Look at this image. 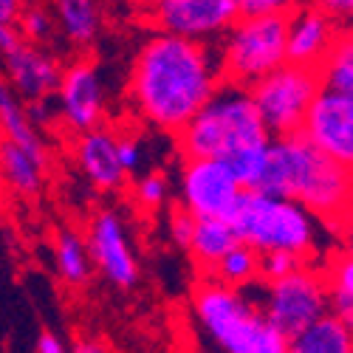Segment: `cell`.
<instances>
[{
	"instance_id": "6da1fadb",
	"label": "cell",
	"mask_w": 353,
	"mask_h": 353,
	"mask_svg": "<svg viewBox=\"0 0 353 353\" xmlns=\"http://www.w3.org/2000/svg\"><path fill=\"white\" fill-rule=\"evenodd\" d=\"M221 82L215 46L153 32L133 57L128 99L147 125L179 133L210 102Z\"/></svg>"
},
{
	"instance_id": "7a4b0ae2",
	"label": "cell",
	"mask_w": 353,
	"mask_h": 353,
	"mask_svg": "<svg viewBox=\"0 0 353 353\" xmlns=\"http://www.w3.org/2000/svg\"><path fill=\"white\" fill-rule=\"evenodd\" d=\"M257 190L294 198L316 218L347 232L353 198L350 167L319 153L300 133L272 139L266 172Z\"/></svg>"
},
{
	"instance_id": "3957f363",
	"label": "cell",
	"mask_w": 353,
	"mask_h": 353,
	"mask_svg": "<svg viewBox=\"0 0 353 353\" xmlns=\"http://www.w3.org/2000/svg\"><path fill=\"white\" fill-rule=\"evenodd\" d=\"M226 221L238 234V241L257 254L288 252L305 263H314L319 252H325L328 241L342 232L316 218L294 198L272 195L263 190H243Z\"/></svg>"
},
{
	"instance_id": "277c9868",
	"label": "cell",
	"mask_w": 353,
	"mask_h": 353,
	"mask_svg": "<svg viewBox=\"0 0 353 353\" xmlns=\"http://www.w3.org/2000/svg\"><path fill=\"white\" fill-rule=\"evenodd\" d=\"M175 136L184 159H221L226 164L252 147L272 141L254 110L249 88L232 82H221L210 102Z\"/></svg>"
},
{
	"instance_id": "5b68a950",
	"label": "cell",
	"mask_w": 353,
	"mask_h": 353,
	"mask_svg": "<svg viewBox=\"0 0 353 353\" xmlns=\"http://www.w3.org/2000/svg\"><path fill=\"white\" fill-rule=\"evenodd\" d=\"M192 316L221 353H285L288 347V336L263 316L246 291L212 277L195 285Z\"/></svg>"
},
{
	"instance_id": "8992f818",
	"label": "cell",
	"mask_w": 353,
	"mask_h": 353,
	"mask_svg": "<svg viewBox=\"0 0 353 353\" xmlns=\"http://www.w3.org/2000/svg\"><path fill=\"white\" fill-rule=\"evenodd\" d=\"M215 48L223 82L249 88L285 63V14H238Z\"/></svg>"
},
{
	"instance_id": "52a82bcc",
	"label": "cell",
	"mask_w": 353,
	"mask_h": 353,
	"mask_svg": "<svg viewBox=\"0 0 353 353\" xmlns=\"http://www.w3.org/2000/svg\"><path fill=\"white\" fill-rule=\"evenodd\" d=\"M243 291L283 336L300 334L328 314L325 280L314 263H303L277 280H257Z\"/></svg>"
},
{
	"instance_id": "ba28073f",
	"label": "cell",
	"mask_w": 353,
	"mask_h": 353,
	"mask_svg": "<svg viewBox=\"0 0 353 353\" xmlns=\"http://www.w3.org/2000/svg\"><path fill=\"white\" fill-rule=\"evenodd\" d=\"M316 94H319L316 68H303L291 63L277 65L266 77H260L254 85H249L254 110L272 139L300 133L303 119Z\"/></svg>"
},
{
	"instance_id": "9c48e42d",
	"label": "cell",
	"mask_w": 353,
	"mask_h": 353,
	"mask_svg": "<svg viewBox=\"0 0 353 353\" xmlns=\"http://www.w3.org/2000/svg\"><path fill=\"white\" fill-rule=\"evenodd\" d=\"M156 32L215 46L238 20V0H147Z\"/></svg>"
},
{
	"instance_id": "30bf717a",
	"label": "cell",
	"mask_w": 353,
	"mask_h": 353,
	"mask_svg": "<svg viewBox=\"0 0 353 353\" xmlns=\"http://www.w3.org/2000/svg\"><path fill=\"white\" fill-rule=\"evenodd\" d=\"M241 192V181L221 159H184L179 170L181 210L195 218H226Z\"/></svg>"
},
{
	"instance_id": "8fae6325",
	"label": "cell",
	"mask_w": 353,
	"mask_h": 353,
	"mask_svg": "<svg viewBox=\"0 0 353 353\" xmlns=\"http://www.w3.org/2000/svg\"><path fill=\"white\" fill-rule=\"evenodd\" d=\"M51 99L65 128H71L77 136L85 130L102 128L108 91L99 65L91 60H74L71 65H65L60 71V82H57V91Z\"/></svg>"
},
{
	"instance_id": "7c38bea8",
	"label": "cell",
	"mask_w": 353,
	"mask_h": 353,
	"mask_svg": "<svg viewBox=\"0 0 353 353\" xmlns=\"http://www.w3.org/2000/svg\"><path fill=\"white\" fill-rule=\"evenodd\" d=\"M300 136L311 141L319 153L336 159L339 164H353V94L325 91L314 97Z\"/></svg>"
},
{
	"instance_id": "4fadbf2b",
	"label": "cell",
	"mask_w": 353,
	"mask_h": 353,
	"mask_svg": "<svg viewBox=\"0 0 353 353\" xmlns=\"http://www.w3.org/2000/svg\"><path fill=\"white\" fill-rule=\"evenodd\" d=\"M88 254L99 274L116 288H133L139 283V257L130 246L125 221L113 210H99L88 223Z\"/></svg>"
},
{
	"instance_id": "5bb4252c",
	"label": "cell",
	"mask_w": 353,
	"mask_h": 353,
	"mask_svg": "<svg viewBox=\"0 0 353 353\" xmlns=\"http://www.w3.org/2000/svg\"><path fill=\"white\" fill-rule=\"evenodd\" d=\"M342 32L345 28L339 26V20L303 0L285 14V63L316 68L342 37Z\"/></svg>"
},
{
	"instance_id": "9a60e30c",
	"label": "cell",
	"mask_w": 353,
	"mask_h": 353,
	"mask_svg": "<svg viewBox=\"0 0 353 353\" xmlns=\"http://www.w3.org/2000/svg\"><path fill=\"white\" fill-rule=\"evenodd\" d=\"M6 65V85L23 99V102H37V99H51L60 82L63 65L57 63V57L48 54L43 46L34 43H20L14 51L3 57Z\"/></svg>"
},
{
	"instance_id": "2e32d148",
	"label": "cell",
	"mask_w": 353,
	"mask_h": 353,
	"mask_svg": "<svg viewBox=\"0 0 353 353\" xmlns=\"http://www.w3.org/2000/svg\"><path fill=\"white\" fill-rule=\"evenodd\" d=\"M77 167L88 179V184L102 190V192H113L125 184V170L116 156V133L105 130V128H94L79 133L77 141Z\"/></svg>"
},
{
	"instance_id": "e0dca14e",
	"label": "cell",
	"mask_w": 353,
	"mask_h": 353,
	"mask_svg": "<svg viewBox=\"0 0 353 353\" xmlns=\"http://www.w3.org/2000/svg\"><path fill=\"white\" fill-rule=\"evenodd\" d=\"M54 23L74 48H91L105 26L102 0H54Z\"/></svg>"
},
{
	"instance_id": "ac0fdd59",
	"label": "cell",
	"mask_w": 353,
	"mask_h": 353,
	"mask_svg": "<svg viewBox=\"0 0 353 353\" xmlns=\"http://www.w3.org/2000/svg\"><path fill=\"white\" fill-rule=\"evenodd\" d=\"M0 133L6 141L17 144L20 150H26L34 161H40L46 167L48 156H46V144L34 128V122L28 119L23 99L12 91L6 82H0Z\"/></svg>"
},
{
	"instance_id": "d6986e66",
	"label": "cell",
	"mask_w": 353,
	"mask_h": 353,
	"mask_svg": "<svg viewBox=\"0 0 353 353\" xmlns=\"http://www.w3.org/2000/svg\"><path fill=\"white\" fill-rule=\"evenodd\" d=\"M238 243V234L229 226L226 218H195L192 238L187 243V252L192 254L195 266L203 272H212L215 263Z\"/></svg>"
},
{
	"instance_id": "ffe728a7",
	"label": "cell",
	"mask_w": 353,
	"mask_h": 353,
	"mask_svg": "<svg viewBox=\"0 0 353 353\" xmlns=\"http://www.w3.org/2000/svg\"><path fill=\"white\" fill-rule=\"evenodd\" d=\"M285 353H353L350 325L334 314H325L305 331L288 336Z\"/></svg>"
},
{
	"instance_id": "44dd1931",
	"label": "cell",
	"mask_w": 353,
	"mask_h": 353,
	"mask_svg": "<svg viewBox=\"0 0 353 353\" xmlns=\"http://www.w3.org/2000/svg\"><path fill=\"white\" fill-rule=\"evenodd\" d=\"M43 172L46 167L40 161H34L17 144L0 139V179L12 192L20 198H34L43 190Z\"/></svg>"
},
{
	"instance_id": "7402d4cb",
	"label": "cell",
	"mask_w": 353,
	"mask_h": 353,
	"mask_svg": "<svg viewBox=\"0 0 353 353\" xmlns=\"http://www.w3.org/2000/svg\"><path fill=\"white\" fill-rule=\"evenodd\" d=\"M328 294V314L353 328V257L350 249H334L328 266L322 269Z\"/></svg>"
},
{
	"instance_id": "603a6c76",
	"label": "cell",
	"mask_w": 353,
	"mask_h": 353,
	"mask_svg": "<svg viewBox=\"0 0 353 353\" xmlns=\"http://www.w3.org/2000/svg\"><path fill=\"white\" fill-rule=\"evenodd\" d=\"M54 263H57V274L60 280L71 288H79L91 280V254H88V243H85V234H79L77 229L65 226L57 232V241H54Z\"/></svg>"
},
{
	"instance_id": "cb8c5ba5",
	"label": "cell",
	"mask_w": 353,
	"mask_h": 353,
	"mask_svg": "<svg viewBox=\"0 0 353 353\" xmlns=\"http://www.w3.org/2000/svg\"><path fill=\"white\" fill-rule=\"evenodd\" d=\"M223 285H232V288H249L252 283L260 280V254L254 249H249L246 243H234L218 263L215 269L207 274Z\"/></svg>"
},
{
	"instance_id": "d4e9b609",
	"label": "cell",
	"mask_w": 353,
	"mask_h": 353,
	"mask_svg": "<svg viewBox=\"0 0 353 353\" xmlns=\"http://www.w3.org/2000/svg\"><path fill=\"white\" fill-rule=\"evenodd\" d=\"M316 77H319V88H325V91L353 94V43L347 28L325 54V60L316 65Z\"/></svg>"
},
{
	"instance_id": "484cf974",
	"label": "cell",
	"mask_w": 353,
	"mask_h": 353,
	"mask_svg": "<svg viewBox=\"0 0 353 353\" xmlns=\"http://www.w3.org/2000/svg\"><path fill=\"white\" fill-rule=\"evenodd\" d=\"M17 32L26 43H34V46H46L54 40L57 34V23L54 14L46 6H23L20 17H17Z\"/></svg>"
},
{
	"instance_id": "4316f807",
	"label": "cell",
	"mask_w": 353,
	"mask_h": 353,
	"mask_svg": "<svg viewBox=\"0 0 353 353\" xmlns=\"http://www.w3.org/2000/svg\"><path fill=\"white\" fill-rule=\"evenodd\" d=\"M167 195H170V179L164 172H159V170L144 172L141 179L136 181V187H133V198L139 201V207L150 210V212L164 207Z\"/></svg>"
},
{
	"instance_id": "83f0119b",
	"label": "cell",
	"mask_w": 353,
	"mask_h": 353,
	"mask_svg": "<svg viewBox=\"0 0 353 353\" xmlns=\"http://www.w3.org/2000/svg\"><path fill=\"white\" fill-rule=\"evenodd\" d=\"M305 260L294 257L288 252H269V254H260V280H277L291 274L297 266H303Z\"/></svg>"
},
{
	"instance_id": "f1b7e54d",
	"label": "cell",
	"mask_w": 353,
	"mask_h": 353,
	"mask_svg": "<svg viewBox=\"0 0 353 353\" xmlns=\"http://www.w3.org/2000/svg\"><path fill=\"white\" fill-rule=\"evenodd\" d=\"M116 156L125 170V175L139 172L144 167V144L136 136H116Z\"/></svg>"
},
{
	"instance_id": "f546056e",
	"label": "cell",
	"mask_w": 353,
	"mask_h": 353,
	"mask_svg": "<svg viewBox=\"0 0 353 353\" xmlns=\"http://www.w3.org/2000/svg\"><path fill=\"white\" fill-rule=\"evenodd\" d=\"M303 0H238L241 14H288Z\"/></svg>"
},
{
	"instance_id": "4dcf8cb0",
	"label": "cell",
	"mask_w": 353,
	"mask_h": 353,
	"mask_svg": "<svg viewBox=\"0 0 353 353\" xmlns=\"http://www.w3.org/2000/svg\"><path fill=\"white\" fill-rule=\"evenodd\" d=\"M192 226H195V215H190L187 210H175L172 215H170V223H167V232H170V238H172V243L175 246H181V249H187V243H190V238H192Z\"/></svg>"
},
{
	"instance_id": "1f68e13d",
	"label": "cell",
	"mask_w": 353,
	"mask_h": 353,
	"mask_svg": "<svg viewBox=\"0 0 353 353\" xmlns=\"http://www.w3.org/2000/svg\"><path fill=\"white\" fill-rule=\"evenodd\" d=\"M316 9H322L325 14H331L334 20H347L353 14V0H308Z\"/></svg>"
},
{
	"instance_id": "d6a6232c",
	"label": "cell",
	"mask_w": 353,
	"mask_h": 353,
	"mask_svg": "<svg viewBox=\"0 0 353 353\" xmlns=\"http://www.w3.org/2000/svg\"><path fill=\"white\" fill-rule=\"evenodd\" d=\"M34 353H68V350H65V342L57 336L54 331H40L37 345H34Z\"/></svg>"
},
{
	"instance_id": "836d02e7",
	"label": "cell",
	"mask_w": 353,
	"mask_h": 353,
	"mask_svg": "<svg viewBox=\"0 0 353 353\" xmlns=\"http://www.w3.org/2000/svg\"><path fill=\"white\" fill-rule=\"evenodd\" d=\"M23 43L17 26H0V57H6L9 51H14Z\"/></svg>"
},
{
	"instance_id": "e575fe53",
	"label": "cell",
	"mask_w": 353,
	"mask_h": 353,
	"mask_svg": "<svg viewBox=\"0 0 353 353\" xmlns=\"http://www.w3.org/2000/svg\"><path fill=\"white\" fill-rule=\"evenodd\" d=\"M23 9V0H0V26H14Z\"/></svg>"
},
{
	"instance_id": "d590c367",
	"label": "cell",
	"mask_w": 353,
	"mask_h": 353,
	"mask_svg": "<svg viewBox=\"0 0 353 353\" xmlns=\"http://www.w3.org/2000/svg\"><path fill=\"white\" fill-rule=\"evenodd\" d=\"M71 353H110V350H108L105 342H99V339H94V336H79V339L74 342Z\"/></svg>"
}]
</instances>
